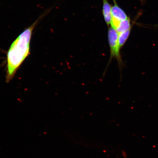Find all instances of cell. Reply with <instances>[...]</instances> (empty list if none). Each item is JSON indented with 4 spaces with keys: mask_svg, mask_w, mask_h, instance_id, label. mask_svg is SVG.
<instances>
[{
    "mask_svg": "<svg viewBox=\"0 0 158 158\" xmlns=\"http://www.w3.org/2000/svg\"><path fill=\"white\" fill-rule=\"evenodd\" d=\"M42 17L41 16L32 24L25 29L10 46L7 53V82H9L13 78L18 69L28 56L33 31Z\"/></svg>",
    "mask_w": 158,
    "mask_h": 158,
    "instance_id": "obj_1",
    "label": "cell"
},
{
    "mask_svg": "<svg viewBox=\"0 0 158 158\" xmlns=\"http://www.w3.org/2000/svg\"><path fill=\"white\" fill-rule=\"evenodd\" d=\"M131 29V26L129 18L120 22V24L115 30L118 33L125 32Z\"/></svg>",
    "mask_w": 158,
    "mask_h": 158,
    "instance_id": "obj_5",
    "label": "cell"
},
{
    "mask_svg": "<svg viewBox=\"0 0 158 158\" xmlns=\"http://www.w3.org/2000/svg\"><path fill=\"white\" fill-rule=\"evenodd\" d=\"M114 5L111 7V19L121 21L128 18L127 15L116 2L113 0Z\"/></svg>",
    "mask_w": 158,
    "mask_h": 158,
    "instance_id": "obj_3",
    "label": "cell"
},
{
    "mask_svg": "<svg viewBox=\"0 0 158 158\" xmlns=\"http://www.w3.org/2000/svg\"><path fill=\"white\" fill-rule=\"evenodd\" d=\"M108 41L109 45L110 55L106 69L111 62L112 59H116L117 61L120 69L123 68L124 65L120 55V49L119 48L118 41V33L115 29L110 26L108 29Z\"/></svg>",
    "mask_w": 158,
    "mask_h": 158,
    "instance_id": "obj_2",
    "label": "cell"
},
{
    "mask_svg": "<svg viewBox=\"0 0 158 158\" xmlns=\"http://www.w3.org/2000/svg\"><path fill=\"white\" fill-rule=\"evenodd\" d=\"M102 13L105 21L108 26L110 25L111 21V7L108 0H102Z\"/></svg>",
    "mask_w": 158,
    "mask_h": 158,
    "instance_id": "obj_4",
    "label": "cell"
},
{
    "mask_svg": "<svg viewBox=\"0 0 158 158\" xmlns=\"http://www.w3.org/2000/svg\"><path fill=\"white\" fill-rule=\"evenodd\" d=\"M141 1H143V0H141Z\"/></svg>",
    "mask_w": 158,
    "mask_h": 158,
    "instance_id": "obj_7",
    "label": "cell"
},
{
    "mask_svg": "<svg viewBox=\"0 0 158 158\" xmlns=\"http://www.w3.org/2000/svg\"><path fill=\"white\" fill-rule=\"evenodd\" d=\"M131 30H129L125 32L118 33V41L119 48L120 49L125 44L126 41L129 36Z\"/></svg>",
    "mask_w": 158,
    "mask_h": 158,
    "instance_id": "obj_6",
    "label": "cell"
}]
</instances>
